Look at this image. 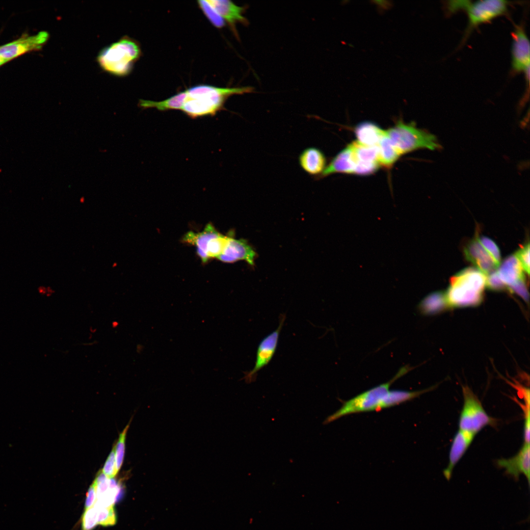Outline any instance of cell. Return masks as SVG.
Returning a JSON list of instances; mask_svg holds the SVG:
<instances>
[{
  "mask_svg": "<svg viewBox=\"0 0 530 530\" xmlns=\"http://www.w3.org/2000/svg\"><path fill=\"white\" fill-rule=\"evenodd\" d=\"M251 86L219 87L209 85L193 86L186 90L182 110L191 118L215 114L233 95L252 93Z\"/></svg>",
  "mask_w": 530,
  "mask_h": 530,
  "instance_id": "1",
  "label": "cell"
},
{
  "mask_svg": "<svg viewBox=\"0 0 530 530\" xmlns=\"http://www.w3.org/2000/svg\"><path fill=\"white\" fill-rule=\"evenodd\" d=\"M207 1L224 20L228 24L233 33L238 39L236 24L248 25V20L243 15L245 8L239 6L229 0H208Z\"/></svg>",
  "mask_w": 530,
  "mask_h": 530,
  "instance_id": "14",
  "label": "cell"
},
{
  "mask_svg": "<svg viewBox=\"0 0 530 530\" xmlns=\"http://www.w3.org/2000/svg\"><path fill=\"white\" fill-rule=\"evenodd\" d=\"M197 2L205 16L214 26L221 28L225 26V21L207 0H198Z\"/></svg>",
  "mask_w": 530,
  "mask_h": 530,
  "instance_id": "26",
  "label": "cell"
},
{
  "mask_svg": "<svg viewBox=\"0 0 530 530\" xmlns=\"http://www.w3.org/2000/svg\"><path fill=\"white\" fill-rule=\"evenodd\" d=\"M115 444L107 457L102 472L108 478H113L118 473L116 469Z\"/></svg>",
  "mask_w": 530,
  "mask_h": 530,
  "instance_id": "29",
  "label": "cell"
},
{
  "mask_svg": "<svg viewBox=\"0 0 530 530\" xmlns=\"http://www.w3.org/2000/svg\"><path fill=\"white\" fill-rule=\"evenodd\" d=\"M94 506L97 511L98 524L109 526L116 523V517L113 506H104L96 503H95Z\"/></svg>",
  "mask_w": 530,
  "mask_h": 530,
  "instance_id": "25",
  "label": "cell"
},
{
  "mask_svg": "<svg viewBox=\"0 0 530 530\" xmlns=\"http://www.w3.org/2000/svg\"><path fill=\"white\" fill-rule=\"evenodd\" d=\"M220 233L210 223L208 224L204 230L200 232L190 231L186 233L183 238L184 242L195 246L196 253L203 263L208 261L207 250L212 240Z\"/></svg>",
  "mask_w": 530,
  "mask_h": 530,
  "instance_id": "16",
  "label": "cell"
},
{
  "mask_svg": "<svg viewBox=\"0 0 530 530\" xmlns=\"http://www.w3.org/2000/svg\"><path fill=\"white\" fill-rule=\"evenodd\" d=\"M186 90L159 102L140 99L138 106L143 108H156L160 111L182 109L186 97Z\"/></svg>",
  "mask_w": 530,
  "mask_h": 530,
  "instance_id": "22",
  "label": "cell"
},
{
  "mask_svg": "<svg viewBox=\"0 0 530 530\" xmlns=\"http://www.w3.org/2000/svg\"><path fill=\"white\" fill-rule=\"evenodd\" d=\"M515 255L520 262L523 270L530 274V243L528 242L519 248Z\"/></svg>",
  "mask_w": 530,
  "mask_h": 530,
  "instance_id": "30",
  "label": "cell"
},
{
  "mask_svg": "<svg viewBox=\"0 0 530 530\" xmlns=\"http://www.w3.org/2000/svg\"><path fill=\"white\" fill-rule=\"evenodd\" d=\"M98 525L97 511L95 507L86 509L82 516L83 530H92Z\"/></svg>",
  "mask_w": 530,
  "mask_h": 530,
  "instance_id": "28",
  "label": "cell"
},
{
  "mask_svg": "<svg viewBox=\"0 0 530 530\" xmlns=\"http://www.w3.org/2000/svg\"><path fill=\"white\" fill-rule=\"evenodd\" d=\"M356 162H378V148L377 146H369L357 141L352 143Z\"/></svg>",
  "mask_w": 530,
  "mask_h": 530,
  "instance_id": "24",
  "label": "cell"
},
{
  "mask_svg": "<svg viewBox=\"0 0 530 530\" xmlns=\"http://www.w3.org/2000/svg\"><path fill=\"white\" fill-rule=\"evenodd\" d=\"M129 424L120 434L117 443L115 444L116 469L117 473L123 464L125 451V441L126 434L129 427Z\"/></svg>",
  "mask_w": 530,
  "mask_h": 530,
  "instance_id": "27",
  "label": "cell"
},
{
  "mask_svg": "<svg viewBox=\"0 0 530 530\" xmlns=\"http://www.w3.org/2000/svg\"><path fill=\"white\" fill-rule=\"evenodd\" d=\"M6 62H7L6 61H5L4 60H3V59H2V58H1V57L0 56V66H2V65H3L4 64H5V63H6Z\"/></svg>",
  "mask_w": 530,
  "mask_h": 530,
  "instance_id": "35",
  "label": "cell"
},
{
  "mask_svg": "<svg viewBox=\"0 0 530 530\" xmlns=\"http://www.w3.org/2000/svg\"><path fill=\"white\" fill-rule=\"evenodd\" d=\"M450 307L445 292H434L428 294L419 303L418 308L421 314L432 315L440 313Z\"/></svg>",
  "mask_w": 530,
  "mask_h": 530,
  "instance_id": "21",
  "label": "cell"
},
{
  "mask_svg": "<svg viewBox=\"0 0 530 530\" xmlns=\"http://www.w3.org/2000/svg\"><path fill=\"white\" fill-rule=\"evenodd\" d=\"M356 164V160L351 143L331 160L318 179L338 173L354 174Z\"/></svg>",
  "mask_w": 530,
  "mask_h": 530,
  "instance_id": "17",
  "label": "cell"
},
{
  "mask_svg": "<svg viewBox=\"0 0 530 530\" xmlns=\"http://www.w3.org/2000/svg\"><path fill=\"white\" fill-rule=\"evenodd\" d=\"M141 50L134 39L124 36L103 48L97 57L101 68L110 74L126 76L132 71L133 64L139 58Z\"/></svg>",
  "mask_w": 530,
  "mask_h": 530,
  "instance_id": "3",
  "label": "cell"
},
{
  "mask_svg": "<svg viewBox=\"0 0 530 530\" xmlns=\"http://www.w3.org/2000/svg\"><path fill=\"white\" fill-rule=\"evenodd\" d=\"M412 368L405 366L389 381L368 390L357 396L343 402L342 406L323 421L327 424L347 415L378 411L385 408L386 397L391 385L397 379L409 372Z\"/></svg>",
  "mask_w": 530,
  "mask_h": 530,
  "instance_id": "4",
  "label": "cell"
},
{
  "mask_svg": "<svg viewBox=\"0 0 530 530\" xmlns=\"http://www.w3.org/2000/svg\"><path fill=\"white\" fill-rule=\"evenodd\" d=\"M530 444L524 443L518 453L509 459H501L497 461L498 465L505 469L506 474L518 479L520 474L526 477L530 484Z\"/></svg>",
  "mask_w": 530,
  "mask_h": 530,
  "instance_id": "13",
  "label": "cell"
},
{
  "mask_svg": "<svg viewBox=\"0 0 530 530\" xmlns=\"http://www.w3.org/2000/svg\"><path fill=\"white\" fill-rule=\"evenodd\" d=\"M523 267L515 255L507 257L499 266L497 270L501 280L507 286L525 280Z\"/></svg>",
  "mask_w": 530,
  "mask_h": 530,
  "instance_id": "19",
  "label": "cell"
},
{
  "mask_svg": "<svg viewBox=\"0 0 530 530\" xmlns=\"http://www.w3.org/2000/svg\"><path fill=\"white\" fill-rule=\"evenodd\" d=\"M509 4L508 1L504 0H459L449 1L447 7L450 12L459 9L466 11L468 18L465 32L467 37L472 30L478 26L506 13Z\"/></svg>",
  "mask_w": 530,
  "mask_h": 530,
  "instance_id": "6",
  "label": "cell"
},
{
  "mask_svg": "<svg viewBox=\"0 0 530 530\" xmlns=\"http://www.w3.org/2000/svg\"><path fill=\"white\" fill-rule=\"evenodd\" d=\"M466 259L485 275L497 270L501 264V253L497 245L485 236H476L464 248Z\"/></svg>",
  "mask_w": 530,
  "mask_h": 530,
  "instance_id": "8",
  "label": "cell"
},
{
  "mask_svg": "<svg viewBox=\"0 0 530 530\" xmlns=\"http://www.w3.org/2000/svg\"><path fill=\"white\" fill-rule=\"evenodd\" d=\"M96 486L95 482H93L90 485L86 494L85 503V509L93 506L96 501Z\"/></svg>",
  "mask_w": 530,
  "mask_h": 530,
  "instance_id": "33",
  "label": "cell"
},
{
  "mask_svg": "<svg viewBox=\"0 0 530 530\" xmlns=\"http://www.w3.org/2000/svg\"><path fill=\"white\" fill-rule=\"evenodd\" d=\"M285 319L286 315L281 314L277 328L259 343L257 349L254 366L251 370L245 373L244 379L246 383H250L255 381L258 372L271 360L275 353L280 332Z\"/></svg>",
  "mask_w": 530,
  "mask_h": 530,
  "instance_id": "9",
  "label": "cell"
},
{
  "mask_svg": "<svg viewBox=\"0 0 530 530\" xmlns=\"http://www.w3.org/2000/svg\"><path fill=\"white\" fill-rule=\"evenodd\" d=\"M507 289L521 296L525 301L529 302V295L525 280H521L508 287Z\"/></svg>",
  "mask_w": 530,
  "mask_h": 530,
  "instance_id": "32",
  "label": "cell"
},
{
  "mask_svg": "<svg viewBox=\"0 0 530 530\" xmlns=\"http://www.w3.org/2000/svg\"><path fill=\"white\" fill-rule=\"evenodd\" d=\"M486 275L475 267L463 269L452 276L445 292L450 307L478 305L483 300Z\"/></svg>",
  "mask_w": 530,
  "mask_h": 530,
  "instance_id": "2",
  "label": "cell"
},
{
  "mask_svg": "<svg viewBox=\"0 0 530 530\" xmlns=\"http://www.w3.org/2000/svg\"><path fill=\"white\" fill-rule=\"evenodd\" d=\"M475 435L459 429L452 440L449 456V464L444 470L447 480L451 478L454 467L464 455L471 444Z\"/></svg>",
  "mask_w": 530,
  "mask_h": 530,
  "instance_id": "15",
  "label": "cell"
},
{
  "mask_svg": "<svg viewBox=\"0 0 530 530\" xmlns=\"http://www.w3.org/2000/svg\"><path fill=\"white\" fill-rule=\"evenodd\" d=\"M386 132L401 155L421 148L434 150L442 148L434 135L400 120Z\"/></svg>",
  "mask_w": 530,
  "mask_h": 530,
  "instance_id": "5",
  "label": "cell"
},
{
  "mask_svg": "<svg viewBox=\"0 0 530 530\" xmlns=\"http://www.w3.org/2000/svg\"><path fill=\"white\" fill-rule=\"evenodd\" d=\"M49 38L48 32L41 31L33 35H24L19 38L0 46V56L8 62L27 53L41 50Z\"/></svg>",
  "mask_w": 530,
  "mask_h": 530,
  "instance_id": "10",
  "label": "cell"
},
{
  "mask_svg": "<svg viewBox=\"0 0 530 530\" xmlns=\"http://www.w3.org/2000/svg\"><path fill=\"white\" fill-rule=\"evenodd\" d=\"M326 158L318 148L310 147L299 155L298 162L301 168L309 175L318 180L326 167Z\"/></svg>",
  "mask_w": 530,
  "mask_h": 530,
  "instance_id": "18",
  "label": "cell"
},
{
  "mask_svg": "<svg viewBox=\"0 0 530 530\" xmlns=\"http://www.w3.org/2000/svg\"><path fill=\"white\" fill-rule=\"evenodd\" d=\"M357 142L362 145L377 146L381 138L385 134L386 131L370 122L361 123L355 129Z\"/></svg>",
  "mask_w": 530,
  "mask_h": 530,
  "instance_id": "20",
  "label": "cell"
},
{
  "mask_svg": "<svg viewBox=\"0 0 530 530\" xmlns=\"http://www.w3.org/2000/svg\"><path fill=\"white\" fill-rule=\"evenodd\" d=\"M463 405L460 414V430L476 435L487 425L494 426L497 420L487 414L477 397L468 386H462Z\"/></svg>",
  "mask_w": 530,
  "mask_h": 530,
  "instance_id": "7",
  "label": "cell"
},
{
  "mask_svg": "<svg viewBox=\"0 0 530 530\" xmlns=\"http://www.w3.org/2000/svg\"><path fill=\"white\" fill-rule=\"evenodd\" d=\"M378 162L380 165L390 168L398 159L401 154L385 134L381 138L378 145Z\"/></svg>",
  "mask_w": 530,
  "mask_h": 530,
  "instance_id": "23",
  "label": "cell"
},
{
  "mask_svg": "<svg viewBox=\"0 0 530 530\" xmlns=\"http://www.w3.org/2000/svg\"><path fill=\"white\" fill-rule=\"evenodd\" d=\"M486 276V287L493 291H503L507 288V286L501 280L497 270H495L488 273Z\"/></svg>",
  "mask_w": 530,
  "mask_h": 530,
  "instance_id": "31",
  "label": "cell"
},
{
  "mask_svg": "<svg viewBox=\"0 0 530 530\" xmlns=\"http://www.w3.org/2000/svg\"><path fill=\"white\" fill-rule=\"evenodd\" d=\"M379 8L383 9H388L392 6V1L387 0H375L373 1Z\"/></svg>",
  "mask_w": 530,
  "mask_h": 530,
  "instance_id": "34",
  "label": "cell"
},
{
  "mask_svg": "<svg viewBox=\"0 0 530 530\" xmlns=\"http://www.w3.org/2000/svg\"><path fill=\"white\" fill-rule=\"evenodd\" d=\"M256 256L255 251L246 240L236 239L231 235L228 236L224 251L217 259L226 263H233L242 260L253 265Z\"/></svg>",
  "mask_w": 530,
  "mask_h": 530,
  "instance_id": "12",
  "label": "cell"
},
{
  "mask_svg": "<svg viewBox=\"0 0 530 530\" xmlns=\"http://www.w3.org/2000/svg\"><path fill=\"white\" fill-rule=\"evenodd\" d=\"M511 69L515 73L524 72L530 67V46L529 38L522 26H516L512 33Z\"/></svg>",
  "mask_w": 530,
  "mask_h": 530,
  "instance_id": "11",
  "label": "cell"
}]
</instances>
